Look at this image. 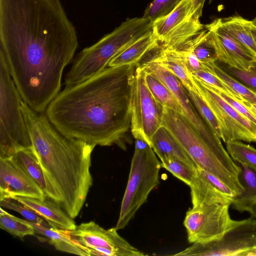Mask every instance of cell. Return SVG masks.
<instances>
[{
  "mask_svg": "<svg viewBox=\"0 0 256 256\" xmlns=\"http://www.w3.org/2000/svg\"><path fill=\"white\" fill-rule=\"evenodd\" d=\"M146 72L155 76L172 92L187 118L202 138L214 148L226 150L221 139L216 136L200 116L180 81L162 65L152 58L140 64Z\"/></svg>",
  "mask_w": 256,
  "mask_h": 256,
  "instance_id": "4fadbf2b",
  "label": "cell"
},
{
  "mask_svg": "<svg viewBox=\"0 0 256 256\" xmlns=\"http://www.w3.org/2000/svg\"><path fill=\"white\" fill-rule=\"evenodd\" d=\"M226 148L236 162L246 165L256 172V148L240 140L226 143Z\"/></svg>",
  "mask_w": 256,
  "mask_h": 256,
  "instance_id": "f1b7e54d",
  "label": "cell"
},
{
  "mask_svg": "<svg viewBox=\"0 0 256 256\" xmlns=\"http://www.w3.org/2000/svg\"><path fill=\"white\" fill-rule=\"evenodd\" d=\"M240 256H256V247L242 252Z\"/></svg>",
  "mask_w": 256,
  "mask_h": 256,
  "instance_id": "74e56055",
  "label": "cell"
},
{
  "mask_svg": "<svg viewBox=\"0 0 256 256\" xmlns=\"http://www.w3.org/2000/svg\"><path fill=\"white\" fill-rule=\"evenodd\" d=\"M46 198L39 199L16 196L12 198L28 206L52 228L67 231L75 230L77 226L73 218L58 204Z\"/></svg>",
  "mask_w": 256,
  "mask_h": 256,
  "instance_id": "e0dca14e",
  "label": "cell"
},
{
  "mask_svg": "<svg viewBox=\"0 0 256 256\" xmlns=\"http://www.w3.org/2000/svg\"><path fill=\"white\" fill-rule=\"evenodd\" d=\"M193 15L192 0H182L170 14L152 23V32L158 42H161L169 34Z\"/></svg>",
  "mask_w": 256,
  "mask_h": 256,
  "instance_id": "7402d4cb",
  "label": "cell"
},
{
  "mask_svg": "<svg viewBox=\"0 0 256 256\" xmlns=\"http://www.w3.org/2000/svg\"><path fill=\"white\" fill-rule=\"evenodd\" d=\"M208 71L213 73L228 88L238 94L244 102H256V90L251 88L238 80L227 72L222 69L216 62L208 68Z\"/></svg>",
  "mask_w": 256,
  "mask_h": 256,
  "instance_id": "484cf974",
  "label": "cell"
},
{
  "mask_svg": "<svg viewBox=\"0 0 256 256\" xmlns=\"http://www.w3.org/2000/svg\"><path fill=\"white\" fill-rule=\"evenodd\" d=\"M192 14L194 17L198 18L202 16V9L206 0H192ZM214 0H208L210 4Z\"/></svg>",
  "mask_w": 256,
  "mask_h": 256,
  "instance_id": "8d00e7d4",
  "label": "cell"
},
{
  "mask_svg": "<svg viewBox=\"0 0 256 256\" xmlns=\"http://www.w3.org/2000/svg\"><path fill=\"white\" fill-rule=\"evenodd\" d=\"M16 196L44 199L36 181L12 158H0V200Z\"/></svg>",
  "mask_w": 256,
  "mask_h": 256,
  "instance_id": "9a60e30c",
  "label": "cell"
},
{
  "mask_svg": "<svg viewBox=\"0 0 256 256\" xmlns=\"http://www.w3.org/2000/svg\"><path fill=\"white\" fill-rule=\"evenodd\" d=\"M152 30V24L142 18H128L94 44L84 48L76 56L64 78L66 86L81 82L106 68L118 53Z\"/></svg>",
  "mask_w": 256,
  "mask_h": 256,
  "instance_id": "5b68a950",
  "label": "cell"
},
{
  "mask_svg": "<svg viewBox=\"0 0 256 256\" xmlns=\"http://www.w3.org/2000/svg\"><path fill=\"white\" fill-rule=\"evenodd\" d=\"M146 72L136 64L131 84L130 132L150 146L153 136L162 126L163 106L155 99L145 80Z\"/></svg>",
  "mask_w": 256,
  "mask_h": 256,
  "instance_id": "ba28073f",
  "label": "cell"
},
{
  "mask_svg": "<svg viewBox=\"0 0 256 256\" xmlns=\"http://www.w3.org/2000/svg\"><path fill=\"white\" fill-rule=\"evenodd\" d=\"M252 24L256 26V17L252 20Z\"/></svg>",
  "mask_w": 256,
  "mask_h": 256,
  "instance_id": "60d3db41",
  "label": "cell"
},
{
  "mask_svg": "<svg viewBox=\"0 0 256 256\" xmlns=\"http://www.w3.org/2000/svg\"><path fill=\"white\" fill-rule=\"evenodd\" d=\"M158 44L152 30L118 53L110 61L108 67L138 64Z\"/></svg>",
  "mask_w": 256,
  "mask_h": 256,
  "instance_id": "44dd1931",
  "label": "cell"
},
{
  "mask_svg": "<svg viewBox=\"0 0 256 256\" xmlns=\"http://www.w3.org/2000/svg\"><path fill=\"white\" fill-rule=\"evenodd\" d=\"M226 69L232 76L240 80L248 87L256 90V63L249 71L240 70L228 66Z\"/></svg>",
  "mask_w": 256,
  "mask_h": 256,
  "instance_id": "d590c367",
  "label": "cell"
},
{
  "mask_svg": "<svg viewBox=\"0 0 256 256\" xmlns=\"http://www.w3.org/2000/svg\"><path fill=\"white\" fill-rule=\"evenodd\" d=\"M215 89L220 96L238 112L256 124V115L244 103V102Z\"/></svg>",
  "mask_w": 256,
  "mask_h": 256,
  "instance_id": "e575fe53",
  "label": "cell"
},
{
  "mask_svg": "<svg viewBox=\"0 0 256 256\" xmlns=\"http://www.w3.org/2000/svg\"><path fill=\"white\" fill-rule=\"evenodd\" d=\"M240 180L243 190L236 196L231 204L233 209L242 212H248L250 217L256 218V172L248 166L240 164Z\"/></svg>",
  "mask_w": 256,
  "mask_h": 256,
  "instance_id": "ffe728a7",
  "label": "cell"
},
{
  "mask_svg": "<svg viewBox=\"0 0 256 256\" xmlns=\"http://www.w3.org/2000/svg\"><path fill=\"white\" fill-rule=\"evenodd\" d=\"M201 96L214 115L226 144L242 140L256 142V124L226 102L212 86L193 76Z\"/></svg>",
  "mask_w": 256,
  "mask_h": 256,
  "instance_id": "9c48e42d",
  "label": "cell"
},
{
  "mask_svg": "<svg viewBox=\"0 0 256 256\" xmlns=\"http://www.w3.org/2000/svg\"><path fill=\"white\" fill-rule=\"evenodd\" d=\"M161 163L152 147L144 139L135 138L127 185L122 199L117 230L124 228L159 184Z\"/></svg>",
  "mask_w": 256,
  "mask_h": 256,
  "instance_id": "8992f818",
  "label": "cell"
},
{
  "mask_svg": "<svg viewBox=\"0 0 256 256\" xmlns=\"http://www.w3.org/2000/svg\"><path fill=\"white\" fill-rule=\"evenodd\" d=\"M251 32L252 36L256 44V26L252 24H251Z\"/></svg>",
  "mask_w": 256,
  "mask_h": 256,
  "instance_id": "ab89813d",
  "label": "cell"
},
{
  "mask_svg": "<svg viewBox=\"0 0 256 256\" xmlns=\"http://www.w3.org/2000/svg\"><path fill=\"white\" fill-rule=\"evenodd\" d=\"M145 80L149 90L158 102L163 106L168 107L182 114L177 100L163 82L155 76L146 72Z\"/></svg>",
  "mask_w": 256,
  "mask_h": 256,
  "instance_id": "d4e9b609",
  "label": "cell"
},
{
  "mask_svg": "<svg viewBox=\"0 0 256 256\" xmlns=\"http://www.w3.org/2000/svg\"><path fill=\"white\" fill-rule=\"evenodd\" d=\"M78 46L60 0H0V53L21 97L44 112Z\"/></svg>",
  "mask_w": 256,
  "mask_h": 256,
  "instance_id": "6da1fadb",
  "label": "cell"
},
{
  "mask_svg": "<svg viewBox=\"0 0 256 256\" xmlns=\"http://www.w3.org/2000/svg\"><path fill=\"white\" fill-rule=\"evenodd\" d=\"M23 101L0 53V158H12L32 147L22 110Z\"/></svg>",
  "mask_w": 256,
  "mask_h": 256,
  "instance_id": "52a82bcc",
  "label": "cell"
},
{
  "mask_svg": "<svg viewBox=\"0 0 256 256\" xmlns=\"http://www.w3.org/2000/svg\"><path fill=\"white\" fill-rule=\"evenodd\" d=\"M117 230L115 227L106 230L90 221L82 223L68 232L88 256H146L122 238Z\"/></svg>",
  "mask_w": 256,
  "mask_h": 256,
  "instance_id": "8fae6325",
  "label": "cell"
},
{
  "mask_svg": "<svg viewBox=\"0 0 256 256\" xmlns=\"http://www.w3.org/2000/svg\"><path fill=\"white\" fill-rule=\"evenodd\" d=\"M256 115V102H244Z\"/></svg>",
  "mask_w": 256,
  "mask_h": 256,
  "instance_id": "f35d334b",
  "label": "cell"
},
{
  "mask_svg": "<svg viewBox=\"0 0 256 256\" xmlns=\"http://www.w3.org/2000/svg\"><path fill=\"white\" fill-rule=\"evenodd\" d=\"M186 90L200 116L212 132L222 140V133L218 123L213 112L201 96L198 90Z\"/></svg>",
  "mask_w": 256,
  "mask_h": 256,
  "instance_id": "f546056e",
  "label": "cell"
},
{
  "mask_svg": "<svg viewBox=\"0 0 256 256\" xmlns=\"http://www.w3.org/2000/svg\"><path fill=\"white\" fill-rule=\"evenodd\" d=\"M161 166L188 186L192 184L196 174L194 169L176 158L168 156L160 160Z\"/></svg>",
  "mask_w": 256,
  "mask_h": 256,
  "instance_id": "4dcf8cb0",
  "label": "cell"
},
{
  "mask_svg": "<svg viewBox=\"0 0 256 256\" xmlns=\"http://www.w3.org/2000/svg\"><path fill=\"white\" fill-rule=\"evenodd\" d=\"M192 206L204 204L231 205L235 193L222 180L206 170L198 167L189 186Z\"/></svg>",
  "mask_w": 256,
  "mask_h": 256,
  "instance_id": "2e32d148",
  "label": "cell"
},
{
  "mask_svg": "<svg viewBox=\"0 0 256 256\" xmlns=\"http://www.w3.org/2000/svg\"><path fill=\"white\" fill-rule=\"evenodd\" d=\"M256 247V218L238 220L223 236L216 240L192 244L173 254L178 256H240L242 252Z\"/></svg>",
  "mask_w": 256,
  "mask_h": 256,
  "instance_id": "7c38bea8",
  "label": "cell"
},
{
  "mask_svg": "<svg viewBox=\"0 0 256 256\" xmlns=\"http://www.w3.org/2000/svg\"><path fill=\"white\" fill-rule=\"evenodd\" d=\"M12 157L44 191L46 184L44 175L32 147L20 150Z\"/></svg>",
  "mask_w": 256,
  "mask_h": 256,
  "instance_id": "4316f807",
  "label": "cell"
},
{
  "mask_svg": "<svg viewBox=\"0 0 256 256\" xmlns=\"http://www.w3.org/2000/svg\"><path fill=\"white\" fill-rule=\"evenodd\" d=\"M192 75L212 86L216 90L233 96L238 100L243 102L242 98L238 94L228 88L213 73L208 70H200L194 72L192 74Z\"/></svg>",
  "mask_w": 256,
  "mask_h": 256,
  "instance_id": "836d02e7",
  "label": "cell"
},
{
  "mask_svg": "<svg viewBox=\"0 0 256 256\" xmlns=\"http://www.w3.org/2000/svg\"><path fill=\"white\" fill-rule=\"evenodd\" d=\"M152 58L158 62L182 82L186 90H198L192 75L188 70L184 58L177 49L162 48L160 44L152 50Z\"/></svg>",
  "mask_w": 256,
  "mask_h": 256,
  "instance_id": "ac0fdd59",
  "label": "cell"
},
{
  "mask_svg": "<svg viewBox=\"0 0 256 256\" xmlns=\"http://www.w3.org/2000/svg\"><path fill=\"white\" fill-rule=\"evenodd\" d=\"M27 222L34 228L36 232L47 238L49 242L56 250L78 256H88V254L72 239L67 230L49 228L28 220Z\"/></svg>",
  "mask_w": 256,
  "mask_h": 256,
  "instance_id": "603a6c76",
  "label": "cell"
},
{
  "mask_svg": "<svg viewBox=\"0 0 256 256\" xmlns=\"http://www.w3.org/2000/svg\"><path fill=\"white\" fill-rule=\"evenodd\" d=\"M151 146L160 160L171 156L180 160L192 168H198L178 142L163 126L153 136Z\"/></svg>",
  "mask_w": 256,
  "mask_h": 256,
  "instance_id": "d6986e66",
  "label": "cell"
},
{
  "mask_svg": "<svg viewBox=\"0 0 256 256\" xmlns=\"http://www.w3.org/2000/svg\"><path fill=\"white\" fill-rule=\"evenodd\" d=\"M22 110L44 175L46 196L74 218L92 184L91 156L96 146L65 136L46 113L34 110L24 101Z\"/></svg>",
  "mask_w": 256,
  "mask_h": 256,
  "instance_id": "3957f363",
  "label": "cell"
},
{
  "mask_svg": "<svg viewBox=\"0 0 256 256\" xmlns=\"http://www.w3.org/2000/svg\"><path fill=\"white\" fill-rule=\"evenodd\" d=\"M204 28L210 32L217 60L228 67L249 71L256 58L224 28L222 18H216Z\"/></svg>",
  "mask_w": 256,
  "mask_h": 256,
  "instance_id": "5bb4252c",
  "label": "cell"
},
{
  "mask_svg": "<svg viewBox=\"0 0 256 256\" xmlns=\"http://www.w3.org/2000/svg\"><path fill=\"white\" fill-rule=\"evenodd\" d=\"M162 126L178 142L198 167L217 177L236 196L242 192L240 168L226 150H220L212 146L182 114L166 106H163Z\"/></svg>",
  "mask_w": 256,
  "mask_h": 256,
  "instance_id": "277c9868",
  "label": "cell"
},
{
  "mask_svg": "<svg viewBox=\"0 0 256 256\" xmlns=\"http://www.w3.org/2000/svg\"><path fill=\"white\" fill-rule=\"evenodd\" d=\"M0 228L10 234L21 238L28 236H33L36 232L26 220L8 214L2 207L0 210Z\"/></svg>",
  "mask_w": 256,
  "mask_h": 256,
  "instance_id": "83f0119b",
  "label": "cell"
},
{
  "mask_svg": "<svg viewBox=\"0 0 256 256\" xmlns=\"http://www.w3.org/2000/svg\"><path fill=\"white\" fill-rule=\"evenodd\" d=\"M136 64L107 67L81 82L66 86L48 104L45 112L48 119L67 137L126 150Z\"/></svg>",
  "mask_w": 256,
  "mask_h": 256,
  "instance_id": "7a4b0ae2",
  "label": "cell"
},
{
  "mask_svg": "<svg viewBox=\"0 0 256 256\" xmlns=\"http://www.w3.org/2000/svg\"><path fill=\"white\" fill-rule=\"evenodd\" d=\"M228 204L192 206L186 214L184 225L188 242L202 243L218 240L238 222L232 219Z\"/></svg>",
  "mask_w": 256,
  "mask_h": 256,
  "instance_id": "30bf717a",
  "label": "cell"
},
{
  "mask_svg": "<svg viewBox=\"0 0 256 256\" xmlns=\"http://www.w3.org/2000/svg\"><path fill=\"white\" fill-rule=\"evenodd\" d=\"M0 206L4 208L13 210L20 214L26 220L38 224L49 226L43 218L28 206L12 198L0 200Z\"/></svg>",
  "mask_w": 256,
  "mask_h": 256,
  "instance_id": "d6a6232c",
  "label": "cell"
},
{
  "mask_svg": "<svg viewBox=\"0 0 256 256\" xmlns=\"http://www.w3.org/2000/svg\"><path fill=\"white\" fill-rule=\"evenodd\" d=\"M226 30L256 58V44L251 32L252 20L240 16L222 18Z\"/></svg>",
  "mask_w": 256,
  "mask_h": 256,
  "instance_id": "cb8c5ba5",
  "label": "cell"
},
{
  "mask_svg": "<svg viewBox=\"0 0 256 256\" xmlns=\"http://www.w3.org/2000/svg\"><path fill=\"white\" fill-rule=\"evenodd\" d=\"M182 0H154L146 8L142 18L152 22L170 14Z\"/></svg>",
  "mask_w": 256,
  "mask_h": 256,
  "instance_id": "1f68e13d",
  "label": "cell"
}]
</instances>
